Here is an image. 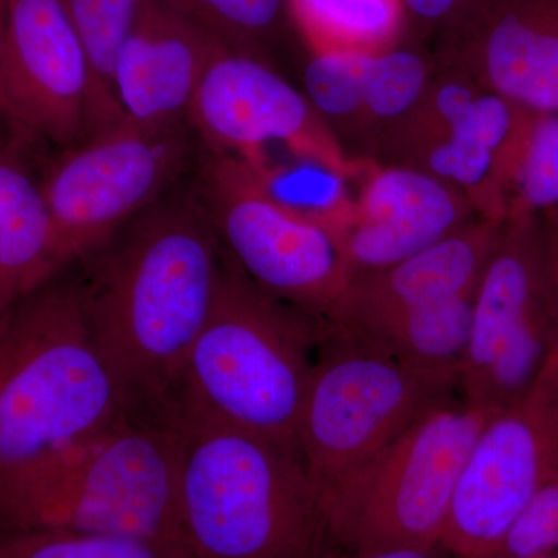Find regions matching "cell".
Segmentation results:
<instances>
[{"label":"cell","mask_w":558,"mask_h":558,"mask_svg":"<svg viewBox=\"0 0 558 558\" xmlns=\"http://www.w3.org/2000/svg\"><path fill=\"white\" fill-rule=\"evenodd\" d=\"M288 11L311 53L388 49L407 16L400 0H288Z\"/></svg>","instance_id":"cell-20"},{"label":"cell","mask_w":558,"mask_h":558,"mask_svg":"<svg viewBox=\"0 0 558 558\" xmlns=\"http://www.w3.org/2000/svg\"><path fill=\"white\" fill-rule=\"evenodd\" d=\"M476 95L478 92L473 89L472 84H468L465 80L444 81L442 86L435 90V95L429 100V110L435 116L436 123L446 131L469 108Z\"/></svg>","instance_id":"cell-31"},{"label":"cell","mask_w":558,"mask_h":558,"mask_svg":"<svg viewBox=\"0 0 558 558\" xmlns=\"http://www.w3.org/2000/svg\"><path fill=\"white\" fill-rule=\"evenodd\" d=\"M3 35H5V9H0V62H2Z\"/></svg>","instance_id":"cell-34"},{"label":"cell","mask_w":558,"mask_h":558,"mask_svg":"<svg viewBox=\"0 0 558 558\" xmlns=\"http://www.w3.org/2000/svg\"><path fill=\"white\" fill-rule=\"evenodd\" d=\"M78 33L92 70V135L124 120L116 94L121 47L137 22L142 0H62Z\"/></svg>","instance_id":"cell-21"},{"label":"cell","mask_w":558,"mask_h":558,"mask_svg":"<svg viewBox=\"0 0 558 558\" xmlns=\"http://www.w3.org/2000/svg\"><path fill=\"white\" fill-rule=\"evenodd\" d=\"M554 323L537 252L498 236L473 296L459 398L488 414L523 399L558 347Z\"/></svg>","instance_id":"cell-11"},{"label":"cell","mask_w":558,"mask_h":558,"mask_svg":"<svg viewBox=\"0 0 558 558\" xmlns=\"http://www.w3.org/2000/svg\"><path fill=\"white\" fill-rule=\"evenodd\" d=\"M453 186L432 172L387 168L374 172L357 211L339 231L352 278L388 269L468 226Z\"/></svg>","instance_id":"cell-15"},{"label":"cell","mask_w":558,"mask_h":558,"mask_svg":"<svg viewBox=\"0 0 558 558\" xmlns=\"http://www.w3.org/2000/svg\"><path fill=\"white\" fill-rule=\"evenodd\" d=\"M457 396L453 374L323 339L299 429L300 454L318 492Z\"/></svg>","instance_id":"cell-7"},{"label":"cell","mask_w":558,"mask_h":558,"mask_svg":"<svg viewBox=\"0 0 558 558\" xmlns=\"http://www.w3.org/2000/svg\"><path fill=\"white\" fill-rule=\"evenodd\" d=\"M236 159L271 201L301 218L329 227L337 234L352 218L347 209L344 172L296 156L289 163L270 160L266 153Z\"/></svg>","instance_id":"cell-22"},{"label":"cell","mask_w":558,"mask_h":558,"mask_svg":"<svg viewBox=\"0 0 558 558\" xmlns=\"http://www.w3.org/2000/svg\"><path fill=\"white\" fill-rule=\"evenodd\" d=\"M175 409L130 410L0 488V529H69L182 545Z\"/></svg>","instance_id":"cell-5"},{"label":"cell","mask_w":558,"mask_h":558,"mask_svg":"<svg viewBox=\"0 0 558 558\" xmlns=\"http://www.w3.org/2000/svg\"><path fill=\"white\" fill-rule=\"evenodd\" d=\"M557 475L558 347L531 391L481 429L440 546L457 558H494L521 510Z\"/></svg>","instance_id":"cell-10"},{"label":"cell","mask_w":558,"mask_h":558,"mask_svg":"<svg viewBox=\"0 0 558 558\" xmlns=\"http://www.w3.org/2000/svg\"><path fill=\"white\" fill-rule=\"evenodd\" d=\"M556 554H558V545H557Z\"/></svg>","instance_id":"cell-37"},{"label":"cell","mask_w":558,"mask_h":558,"mask_svg":"<svg viewBox=\"0 0 558 558\" xmlns=\"http://www.w3.org/2000/svg\"><path fill=\"white\" fill-rule=\"evenodd\" d=\"M0 558H193L178 543L69 529H0Z\"/></svg>","instance_id":"cell-23"},{"label":"cell","mask_w":558,"mask_h":558,"mask_svg":"<svg viewBox=\"0 0 558 558\" xmlns=\"http://www.w3.org/2000/svg\"><path fill=\"white\" fill-rule=\"evenodd\" d=\"M10 0H0V9H5L7 3H9Z\"/></svg>","instance_id":"cell-36"},{"label":"cell","mask_w":558,"mask_h":558,"mask_svg":"<svg viewBox=\"0 0 558 558\" xmlns=\"http://www.w3.org/2000/svg\"><path fill=\"white\" fill-rule=\"evenodd\" d=\"M498 236L494 222L468 223L402 263L352 278L326 318L323 336L440 301L473 295Z\"/></svg>","instance_id":"cell-16"},{"label":"cell","mask_w":558,"mask_h":558,"mask_svg":"<svg viewBox=\"0 0 558 558\" xmlns=\"http://www.w3.org/2000/svg\"><path fill=\"white\" fill-rule=\"evenodd\" d=\"M371 51L312 53L304 89L319 117L344 120L363 113V76Z\"/></svg>","instance_id":"cell-26"},{"label":"cell","mask_w":558,"mask_h":558,"mask_svg":"<svg viewBox=\"0 0 558 558\" xmlns=\"http://www.w3.org/2000/svg\"><path fill=\"white\" fill-rule=\"evenodd\" d=\"M213 154L250 157L269 145L322 161L347 174V167L306 95L278 75L258 54L220 44L205 70L189 120Z\"/></svg>","instance_id":"cell-13"},{"label":"cell","mask_w":558,"mask_h":558,"mask_svg":"<svg viewBox=\"0 0 558 558\" xmlns=\"http://www.w3.org/2000/svg\"><path fill=\"white\" fill-rule=\"evenodd\" d=\"M220 44L167 0H142L137 22L117 58L113 80L124 119L140 124L185 123Z\"/></svg>","instance_id":"cell-14"},{"label":"cell","mask_w":558,"mask_h":558,"mask_svg":"<svg viewBox=\"0 0 558 558\" xmlns=\"http://www.w3.org/2000/svg\"><path fill=\"white\" fill-rule=\"evenodd\" d=\"M492 416L457 396L319 488L333 546L354 553L440 546L462 469Z\"/></svg>","instance_id":"cell-6"},{"label":"cell","mask_w":558,"mask_h":558,"mask_svg":"<svg viewBox=\"0 0 558 558\" xmlns=\"http://www.w3.org/2000/svg\"><path fill=\"white\" fill-rule=\"evenodd\" d=\"M473 295L440 301L325 336L413 368L458 377L472 326Z\"/></svg>","instance_id":"cell-19"},{"label":"cell","mask_w":558,"mask_h":558,"mask_svg":"<svg viewBox=\"0 0 558 558\" xmlns=\"http://www.w3.org/2000/svg\"><path fill=\"white\" fill-rule=\"evenodd\" d=\"M407 16L427 27L449 28L464 35L484 0H400Z\"/></svg>","instance_id":"cell-30"},{"label":"cell","mask_w":558,"mask_h":558,"mask_svg":"<svg viewBox=\"0 0 558 558\" xmlns=\"http://www.w3.org/2000/svg\"><path fill=\"white\" fill-rule=\"evenodd\" d=\"M322 339L317 323L256 288L226 256L174 407L300 453L301 414Z\"/></svg>","instance_id":"cell-4"},{"label":"cell","mask_w":558,"mask_h":558,"mask_svg":"<svg viewBox=\"0 0 558 558\" xmlns=\"http://www.w3.org/2000/svg\"><path fill=\"white\" fill-rule=\"evenodd\" d=\"M461 38L473 70L495 94L558 112V0H484Z\"/></svg>","instance_id":"cell-17"},{"label":"cell","mask_w":558,"mask_h":558,"mask_svg":"<svg viewBox=\"0 0 558 558\" xmlns=\"http://www.w3.org/2000/svg\"><path fill=\"white\" fill-rule=\"evenodd\" d=\"M130 411L83 306L61 275L0 315V488Z\"/></svg>","instance_id":"cell-2"},{"label":"cell","mask_w":558,"mask_h":558,"mask_svg":"<svg viewBox=\"0 0 558 558\" xmlns=\"http://www.w3.org/2000/svg\"><path fill=\"white\" fill-rule=\"evenodd\" d=\"M534 558H558V554H546V556H539Z\"/></svg>","instance_id":"cell-35"},{"label":"cell","mask_w":558,"mask_h":558,"mask_svg":"<svg viewBox=\"0 0 558 558\" xmlns=\"http://www.w3.org/2000/svg\"><path fill=\"white\" fill-rule=\"evenodd\" d=\"M205 191L227 258L256 288L322 329L352 281L339 234L271 201L233 156L213 154Z\"/></svg>","instance_id":"cell-8"},{"label":"cell","mask_w":558,"mask_h":558,"mask_svg":"<svg viewBox=\"0 0 558 558\" xmlns=\"http://www.w3.org/2000/svg\"><path fill=\"white\" fill-rule=\"evenodd\" d=\"M230 49L256 54L277 32L288 0H167Z\"/></svg>","instance_id":"cell-25"},{"label":"cell","mask_w":558,"mask_h":558,"mask_svg":"<svg viewBox=\"0 0 558 558\" xmlns=\"http://www.w3.org/2000/svg\"><path fill=\"white\" fill-rule=\"evenodd\" d=\"M498 156L497 150L473 135L446 132V137L429 149L427 167L442 182L475 191L497 171Z\"/></svg>","instance_id":"cell-29"},{"label":"cell","mask_w":558,"mask_h":558,"mask_svg":"<svg viewBox=\"0 0 558 558\" xmlns=\"http://www.w3.org/2000/svg\"><path fill=\"white\" fill-rule=\"evenodd\" d=\"M28 149L0 126V315L64 270Z\"/></svg>","instance_id":"cell-18"},{"label":"cell","mask_w":558,"mask_h":558,"mask_svg":"<svg viewBox=\"0 0 558 558\" xmlns=\"http://www.w3.org/2000/svg\"><path fill=\"white\" fill-rule=\"evenodd\" d=\"M190 202L145 213L81 282L92 333L131 410L174 405L183 363L215 304L226 255Z\"/></svg>","instance_id":"cell-1"},{"label":"cell","mask_w":558,"mask_h":558,"mask_svg":"<svg viewBox=\"0 0 558 558\" xmlns=\"http://www.w3.org/2000/svg\"><path fill=\"white\" fill-rule=\"evenodd\" d=\"M178 512L193 558H322L333 548L299 451L175 409Z\"/></svg>","instance_id":"cell-3"},{"label":"cell","mask_w":558,"mask_h":558,"mask_svg":"<svg viewBox=\"0 0 558 558\" xmlns=\"http://www.w3.org/2000/svg\"><path fill=\"white\" fill-rule=\"evenodd\" d=\"M550 264L553 269L550 274L554 275V286H556L557 312H558V227L554 233L553 245H550Z\"/></svg>","instance_id":"cell-33"},{"label":"cell","mask_w":558,"mask_h":558,"mask_svg":"<svg viewBox=\"0 0 558 558\" xmlns=\"http://www.w3.org/2000/svg\"><path fill=\"white\" fill-rule=\"evenodd\" d=\"M92 70L62 0H10L0 62V124L28 148L92 135Z\"/></svg>","instance_id":"cell-12"},{"label":"cell","mask_w":558,"mask_h":558,"mask_svg":"<svg viewBox=\"0 0 558 558\" xmlns=\"http://www.w3.org/2000/svg\"><path fill=\"white\" fill-rule=\"evenodd\" d=\"M520 199L527 209L558 205V113H545L524 143L519 172Z\"/></svg>","instance_id":"cell-27"},{"label":"cell","mask_w":558,"mask_h":558,"mask_svg":"<svg viewBox=\"0 0 558 558\" xmlns=\"http://www.w3.org/2000/svg\"><path fill=\"white\" fill-rule=\"evenodd\" d=\"M558 475L543 484L513 521L494 558H534L556 554Z\"/></svg>","instance_id":"cell-28"},{"label":"cell","mask_w":558,"mask_h":558,"mask_svg":"<svg viewBox=\"0 0 558 558\" xmlns=\"http://www.w3.org/2000/svg\"><path fill=\"white\" fill-rule=\"evenodd\" d=\"M447 553L442 546H432V548H391L368 550V553H354L333 546L322 558H444ZM449 554V553H447Z\"/></svg>","instance_id":"cell-32"},{"label":"cell","mask_w":558,"mask_h":558,"mask_svg":"<svg viewBox=\"0 0 558 558\" xmlns=\"http://www.w3.org/2000/svg\"><path fill=\"white\" fill-rule=\"evenodd\" d=\"M429 83L427 61L402 47L371 51L363 76V113L377 120H396L409 113Z\"/></svg>","instance_id":"cell-24"},{"label":"cell","mask_w":558,"mask_h":558,"mask_svg":"<svg viewBox=\"0 0 558 558\" xmlns=\"http://www.w3.org/2000/svg\"><path fill=\"white\" fill-rule=\"evenodd\" d=\"M185 123L116 126L62 150L39 179L62 267L98 252L149 208L189 156Z\"/></svg>","instance_id":"cell-9"}]
</instances>
